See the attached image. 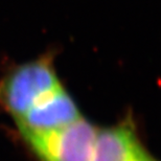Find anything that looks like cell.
Masks as SVG:
<instances>
[{"label": "cell", "instance_id": "cell-1", "mask_svg": "<svg viewBox=\"0 0 161 161\" xmlns=\"http://www.w3.org/2000/svg\"><path fill=\"white\" fill-rule=\"evenodd\" d=\"M61 85L51 58L30 61L15 67L0 80V106L17 120L37 101Z\"/></svg>", "mask_w": 161, "mask_h": 161}, {"label": "cell", "instance_id": "cell-2", "mask_svg": "<svg viewBox=\"0 0 161 161\" xmlns=\"http://www.w3.org/2000/svg\"><path fill=\"white\" fill-rule=\"evenodd\" d=\"M97 131L80 117L58 130L21 136L39 161H91Z\"/></svg>", "mask_w": 161, "mask_h": 161}, {"label": "cell", "instance_id": "cell-3", "mask_svg": "<svg viewBox=\"0 0 161 161\" xmlns=\"http://www.w3.org/2000/svg\"><path fill=\"white\" fill-rule=\"evenodd\" d=\"M80 117L78 105L61 85L37 101L15 122L20 134L41 133L64 128Z\"/></svg>", "mask_w": 161, "mask_h": 161}, {"label": "cell", "instance_id": "cell-4", "mask_svg": "<svg viewBox=\"0 0 161 161\" xmlns=\"http://www.w3.org/2000/svg\"><path fill=\"white\" fill-rule=\"evenodd\" d=\"M91 161H156L136 133L130 117L119 124L98 129Z\"/></svg>", "mask_w": 161, "mask_h": 161}]
</instances>
